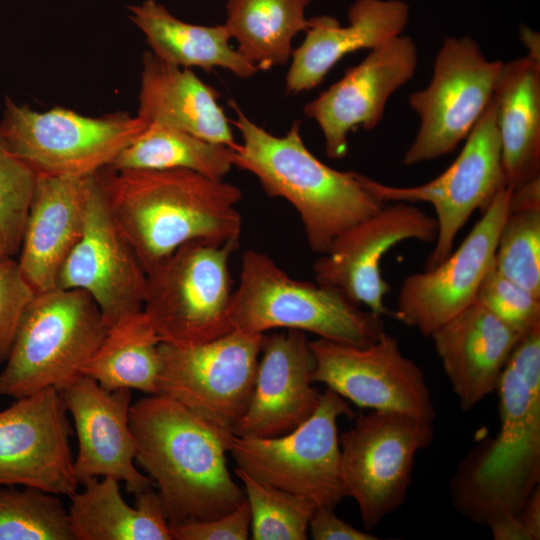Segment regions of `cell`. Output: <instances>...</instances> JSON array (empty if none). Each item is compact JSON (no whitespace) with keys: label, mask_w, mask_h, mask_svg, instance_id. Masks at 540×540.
I'll return each mask as SVG.
<instances>
[{"label":"cell","mask_w":540,"mask_h":540,"mask_svg":"<svg viewBox=\"0 0 540 540\" xmlns=\"http://www.w3.org/2000/svg\"><path fill=\"white\" fill-rule=\"evenodd\" d=\"M488 527L495 540H533L518 513L503 514L492 520Z\"/></svg>","instance_id":"ab89813d"},{"label":"cell","mask_w":540,"mask_h":540,"mask_svg":"<svg viewBox=\"0 0 540 540\" xmlns=\"http://www.w3.org/2000/svg\"><path fill=\"white\" fill-rule=\"evenodd\" d=\"M437 221L408 202L384 205L374 215L340 236L313 265L315 282L340 290L357 305L379 316L391 314L385 306L390 285L380 262L395 245L406 240L434 242Z\"/></svg>","instance_id":"ac0fdd59"},{"label":"cell","mask_w":540,"mask_h":540,"mask_svg":"<svg viewBox=\"0 0 540 540\" xmlns=\"http://www.w3.org/2000/svg\"><path fill=\"white\" fill-rule=\"evenodd\" d=\"M239 239H196L147 274L143 312L160 342L201 344L231 332L229 258Z\"/></svg>","instance_id":"52a82bcc"},{"label":"cell","mask_w":540,"mask_h":540,"mask_svg":"<svg viewBox=\"0 0 540 540\" xmlns=\"http://www.w3.org/2000/svg\"><path fill=\"white\" fill-rule=\"evenodd\" d=\"M129 420L136 462L158 488L169 525L220 517L245 499L227 466L232 432L163 394L132 404Z\"/></svg>","instance_id":"7a4b0ae2"},{"label":"cell","mask_w":540,"mask_h":540,"mask_svg":"<svg viewBox=\"0 0 540 540\" xmlns=\"http://www.w3.org/2000/svg\"><path fill=\"white\" fill-rule=\"evenodd\" d=\"M35 294L17 261L0 260V361H6L22 314Z\"/></svg>","instance_id":"8d00e7d4"},{"label":"cell","mask_w":540,"mask_h":540,"mask_svg":"<svg viewBox=\"0 0 540 540\" xmlns=\"http://www.w3.org/2000/svg\"><path fill=\"white\" fill-rule=\"evenodd\" d=\"M518 515L531 534L533 540L540 538V487L537 486L520 511Z\"/></svg>","instance_id":"60d3db41"},{"label":"cell","mask_w":540,"mask_h":540,"mask_svg":"<svg viewBox=\"0 0 540 540\" xmlns=\"http://www.w3.org/2000/svg\"><path fill=\"white\" fill-rule=\"evenodd\" d=\"M74 421L78 453L74 472L79 484L110 476L128 492L153 488V480L136 467V443L130 427V389L108 391L79 374L58 389Z\"/></svg>","instance_id":"ffe728a7"},{"label":"cell","mask_w":540,"mask_h":540,"mask_svg":"<svg viewBox=\"0 0 540 540\" xmlns=\"http://www.w3.org/2000/svg\"><path fill=\"white\" fill-rule=\"evenodd\" d=\"M502 63L488 60L469 36L444 39L428 86L409 96L420 127L403 164L437 159L466 139L493 98Z\"/></svg>","instance_id":"7c38bea8"},{"label":"cell","mask_w":540,"mask_h":540,"mask_svg":"<svg viewBox=\"0 0 540 540\" xmlns=\"http://www.w3.org/2000/svg\"><path fill=\"white\" fill-rule=\"evenodd\" d=\"M308 531L315 540H376L373 534L359 530L335 515L333 509L317 506Z\"/></svg>","instance_id":"f35d334b"},{"label":"cell","mask_w":540,"mask_h":540,"mask_svg":"<svg viewBox=\"0 0 540 540\" xmlns=\"http://www.w3.org/2000/svg\"><path fill=\"white\" fill-rule=\"evenodd\" d=\"M230 305L232 329L264 334L275 328L368 346L385 331L382 316L362 310L337 288L290 277L268 255L243 253Z\"/></svg>","instance_id":"5b68a950"},{"label":"cell","mask_w":540,"mask_h":540,"mask_svg":"<svg viewBox=\"0 0 540 540\" xmlns=\"http://www.w3.org/2000/svg\"><path fill=\"white\" fill-rule=\"evenodd\" d=\"M89 176L37 175L17 260L36 294L57 287L61 268L81 236Z\"/></svg>","instance_id":"cb8c5ba5"},{"label":"cell","mask_w":540,"mask_h":540,"mask_svg":"<svg viewBox=\"0 0 540 540\" xmlns=\"http://www.w3.org/2000/svg\"><path fill=\"white\" fill-rule=\"evenodd\" d=\"M522 336L477 301L430 335L462 410L474 409L496 391Z\"/></svg>","instance_id":"7402d4cb"},{"label":"cell","mask_w":540,"mask_h":540,"mask_svg":"<svg viewBox=\"0 0 540 540\" xmlns=\"http://www.w3.org/2000/svg\"><path fill=\"white\" fill-rule=\"evenodd\" d=\"M229 104L243 140L234 147V166L253 174L269 196L296 209L313 252L327 253L340 236L385 205L366 187L363 174L335 170L316 158L300 135L299 121L277 137L235 102Z\"/></svg>","instance_id":"3957f363"},{"label":"cell","mask_w":540,"mask_h":540,"mask_svg":"<svg viewBox=\"0 0 540 540\" xmlns=\"http://www.w3.org/2000/svg\"><path fill=\"white\" fill-rule=\"evenodd\" d=\"M11 257L6 241L0 232V260Z\"/></svg>","instance_id":"7bdbcfd3"},{"label":"cell","mask_w":540,"mask_h":540,"mask_svg":"<svg viewBox=\"0 0 540 540\" xmlns=\"http://www.w3.org/2000/svg\"><path fill=\"white\" fill-rule=\"evenodd\" d=\"M418 50L412 38L398 35L371 49L343 77L308 102L303 111L316 121L330 159L348 151V134L362 127L375 128L381 121L392 94L415 74Z\"/></svg>","instance_id":"d6986e66"},{"label":"cell","mask_w":540,"mask_h":540,"mask_svg":"<svg viewBox=\"0 0 540 540\" xmlns=\"http://www.w3.org/2000/svg\"><path fill=\"white\" fill-rule=\"evenodd\" d=\"M36 182V172L0 132V232L11 256L19 250Z\"/></svg>","instance_id":"e575fe53"},{"label":"cell","mask_w":540,"mask_h":540,"mask_svg":"<svg viewBox=\"0 0 540 540\" xmlns=\"http://www.w3.org/2000/svg\"><path fill=\"white\" fill-rule=\"evenodd\" d=\"M493 98L506 185L514 189L540 178V62H503Z\"/></svg>","instance_id":"484cf974"},{"label":"cell","mask_w":540,"mask_h":540,"mask_svg":"<svg viewBox=\"0 0 540 540\" xmlns=\"http://www.w3.org/2000/svg\"><path fill=\"white\" fill-rule=\"evenodd\" d=\"M433 438V422L375 410L359 415L339 435L344 492L356 502L365 530L403 504L416 455Z\"/></svg>","instance_id":"30bf717a"},{"label":"cell","mask_w":540,"mask_h":540,"mask_svg":"<svg viewBox=\"0 0 540 540\" xmlns=\"http://www.w3.org/2000/svg\"><path fill=\"white\" fill-rule=\"evenodd\" d=\"M234 148L177 129L148 125L108 166L113 170L186 169L223 180L233 164Z\"/></svg>","instance_id":"4dcf8cb0"},{"label":"cell","mask_w":540,"mask_h":540,"mask_svg":"<svg viewBox=\"0 0 540 540\" xmlns=\"http://www.w3.org/2000/svg\"><path fill=\"white\" fill-rule=\"evenodd\" d=\"M521 39L528 49L527 55L531 59L540 62V37L539 34L531 30L529 27L523 26L520 29Z\"/></svg>","instance_id":"b9f144b4"},{"label":"cell","mask_w":540,"mask_h":540,"mask_svg":"<svg viewBox=\"0 0 540 540\" xmlns=\"http://www.w3.org/2000/svg\"><path fill=\"white\" fill-rule=\"evenodd\" d=\"M147 274L112 217L98 172L88 177L81 236L64 262L57 287L87 293L110 327L143 310Z\"/></svg>","instance_id":"9a60e30c"},{"label":"cell","mask_w":540,"mask_h":540,"mask_svg":"<svg viewBox=\"0 0 540 540\" xmlns=\"http://www.w3.org/2000/svg\"><path fill=\"white\" fill-rule=\"evenodd\" d=\"M131 21L143 32L151 52L182 67L211 71L220 67L235 76L253 77L259 68L231 47L225 25L203 26L184 22L156 0L129 7Z\"/></svg>","instance_id":"83f0119b"},{"label":"cell","mask_w":540,"mask_h":540,"mask_svg":"<svg viewBox=\"0 0 540 540\" xmlns=\"http://www.w3.org/2000/svg\"><path fill=\"white\" fill-rule=\"evenodd\" d=\"M148 124L125 112L90 117L56 107L33 110L6 97L0 132L37 175L84 177L108 167Z\"/></svg>","instance_id":"ba28073f"},{"label":"cell","mask_w":540,"mask_h":540,"mask_svg":"<svg viewBox=\"0 0 540 540\" xmlns=\"http://www.w3.org/2000/svg\"><path fill=\"white\" fill-rule=\"evenodd\" d=\"M496 391L499 432L471 452L451 486L458 511L486 526L503 514H517L539 486V359L507 363Z\"/></svg>","instance_id":"277c9868"},{"label":"cell","mask_w":540,"mask_h":540,"mask_svg":"<svg viewBox=\"0 0 540 540\" xmlns=\"http://www.w3.org/2000/svg\"><path fill=\"white\" fill-rule=\"evenodd\" d=\"M353 415L349 402L327 388L312 415L291 432L273 438L232 434L228 453L257 480L334 509L346 497L337 423Z\"/></svg>","instance_id":"9c48e42d"},{"label":"cell","mask_w":540,"mask_h":540,"mask_svg":"<svg viewBox=\"0 0 540 540\" xmlns=\"http://www.w3.org/2000/svg\"><path fill=\"white\" fill-rule=\"evenodd\" d=\"M107 205L146 274L183 244L239 239L241 190L186 169L98 172Z\"/></svg>","instance_id":"6da1fadb"},{"label":"cell","mask_w":540,"mask_h":540,"mask_svg":"<svg viewBox=\"0 0 540 540\" xmlns=\"http://www.w3.org/2000/svg\"><path fill=\"white\" fill-rule=\"evenodd\" d=\"M67 412L55 387L18 398L0 412V486L68 497L77 491Z\"/></svg>","instance_id":"2e32d148"},{"label":"cell","mask_w":540,"mask_h":540,"mask_svg":"<svg viewBox=\"0 0 540 540\" xmlns=\"http://www.w3.org/2000/svg\"><path fill=\"white\" fill-rule=\"evenodd\" d=\"M465 140L455 161L422 185L395 187L364 175L366 187L384 203L426 202L433 206L438 229L424 269L441 263L452 252L454 240L470 216L476 210L483 212L497 192L507 186L494 98Z\"/></svg>","instance_id":"4fadbf2b"},{"label":"cell","mask_w":540,"mask_h":540,"mask_svg":"<svg viewBox=\"0 0 540 540\" xmlns=\"http://www.w3.org/2000/svg\"><path fill=\"white\" fill-rule=\"evenodd\" d=\"M251 512L246 498L234 510L213 519L169 525L172 540H246Z\"/></svg>","instance_id":"74e56055"},{"label":"cell","mask_w":540,"mask_h":540,"mask_svg":"<svg viewBox=\"0 0 540 540\" xmlns=\"http://www.w3.org/2000/svg\"><path fill=\"white\" fill-rule=\"evenodd\" d=\"M309 348L313 383L325 384L361 408L434 421L435 407L423 370L386 331L364 347L318 338L309 341Z\"/></svg>","instance_id":"5bb4252c"},{"label":"cell","mask_w":540,"mask_h":540,"mask_svg":"<svg viewBox=\"0 0 540 540\" xmlns=\"http://www.w3.org/2000/svg\"><path fill=\"white\" fill-rule=\"evenodd\" d=\"M409 16V5L403 0H356L348 9L347 26L329 15L308 19L306 36L292 51L286 93L317 87L345 55L374 49L402 34Z\"/></svg>","instance_id":"603a6c76"},{"label":"cell","mask_w":540,"mask_h":540,"mask_svg":"<svg viewBox=\"0 0 540 540\" xmlns=\"http://www.w3.org/2000/svg\"><path fill=\"white\" fill-rule=\"evenodd\" d=\"M0 540H76L56 495L28 488L0 489Z\"/></svg>","instance_id":"836d02e7"},{"label":"cell","mask_w":540,"mask_h":540,"mask_svg":"<svg viewBox=\"0 0 540 540\" xmlns=\"http://www.w3.org/2000/svg\"><path fill=\"white\" fill-rule=\"evenodd\" d=\"M70 496L68 514L76 540H172L157 492L136 494V506L123 499L119 481L110 476L86 481Z\"/></svg>","instance_id":"4316f807"},{"label":"cell","mask_w":540,"mask_h":540,"mask_svg":"<svg viewBox=\"0 0 540 540\" xmlns=\"http://www.w3.org/2000/svg\"><path fill=\"white\" fill-rule=\"evenodd\" d=\"M264 339L234 329L201 344L160 342L158 394L233 433L253 393Z\"/></svg>","instance_id":"8fae6325"},{"label":"cell","mask_w":540,"mask_h":540,"mask_svg":"<svg viewBox=\"0 0 540 540\" xmlns=\"http://www.w3.org/2000/svg\"><path fill=\"white\" fill-rule=\"evenodd\" d=\"M511 190L505 186L497 192L455 252L437 266L405 278L393 313L396 319L430 337L475 302L483 278L494 265Z\"/></svg>","instance_id":"e0dca14e"},{"label":"cell","mask_w":540,"mask_h":540,"mask_svg":"<svg viewBox=\"0 0 540 540\" xmlns=\"http://www.w3.org/2000/svg\"><path fill=\"white\" fill-rule=\"evenodd\" d=\"M159 343L143 310L130 314L109 327L81 374L108 391L136 389L158 394Z\"/></svg>","instance_id":"f1b7e54d"},{"label":"cell","mask_w":540,"mask_h":540,"mask_svg":"<svg viewBox=\"0 0 540 540\" xmlns=\"http://www.w3.org/2000/svg\"><path fill=\"white\" fill-rule=\"evenodd\" d=\"M311 0H227L226 22L238 51L259 70L284 65L294 37L306 31Z\"/></svg>","instance_id":"f546056e"},{"label":"cell","mask_w":540,"mask_h":540,"mask_svg":"<svg viewBox=\"0 0 540 540\" xmlns=\"http://www.w3.org/2000/svg\"><path fill=\"white\" fill-rule=\"evenodd\" d=\"M248 407L233 434L273 438L291 432L315 411L320 394L313 386V356L304 332L266 336Z\"/></svg>","instance_id":"44dd1931"},{"label":"cell","mask_w":540,"mask_h":540,"mask_svg":"<svg viewBox=\"0 0 540 540\" xmlns=\"http://www.w3.org/2000/svg\"><path fill=\"white\" fill-rule=\"evenodd\" d=\"M108 329L82 290L56 287L35 294L0 373V395L18 399L47 387L60 389L81 374Z\"/></svg>","instance_id":"8992f818"},{"label":"cell","mask_w":540,"mask_h":540,"mask_svg":"<svg viewBox=\"0 0 540 540\" xmlns=\"http://www.w3.org/2000/svg\"><path fill=\"white\" fill-rule=\"evenodd\" d=\"M218 98V91L191 69L167 63L151 51L143 54L137 116L148 125L234 148L237 143Z\"/></svg>","instance_id":"d4e9b609"},{"label":"cell","mask_w":540,"mask_h":540,"mask_svg":"<svg viewBox=\"0 0 540 540\" xmlns=\"http://www.w3.org/2000/svg\"><path fill=\"white\" fill-rule=\"evenodd\" d=\"M475 301L521 335L540 325V297L503 276L494 265L483 278Z\"/></svg>","instance_id":"d590c367"},{"label":"cell","mask_w":540,"mask_h":540,"mask_svg":"<svg viewBox=\"0 0 540 540\" xmlns=\"http://www.w3.org/2000/svg\"><path fill=\"white\" fill-rule=\"evenodd\" d=\"M251 512L250 536L254 540H305L317 505L249 475L236 467Z\"/></svg>","instance_id":"d6a6232c"},{"label":"cell","mask_w":540,"mask_h":540,"mask_svg":"<svg viewBox=\"0 0 540 540\" xmlns=\"http://www.w3.org/2000/svg\"><path fill=\"white\" fill-rule=\"evenodd\" d=\"M494 267L540 297V178L511 190Z\"/></svg>","instance_id":"1f68e13d"}]
</instances>
